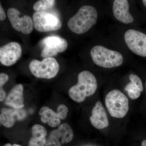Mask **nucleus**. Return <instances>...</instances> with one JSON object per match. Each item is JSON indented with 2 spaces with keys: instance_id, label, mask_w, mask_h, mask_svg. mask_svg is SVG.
<instances>
[{
  "instance_id": "nucleus-10",
  "label": "nucleus",
  "mask_w": 146,
  "mask_h": 146,
  "mask_svg": "<svg viewBox=\"0 0 146 146\" xmlns=\"http://www.w3.org/2000/svg\"><path fill=\"white\" fill-rule=\"evenodd\" d=\"M74 136V131L70 125L64 123L58 126L57 129L51 131L45 146H61L71 142Z\"/></svg>"
},
{
  "instance_id": "nucleus-15",
  "label": "nucleus",
  "mask_w": 146,
  "mask_h": 146,
  "mask_svg": "<svg viewBox=\"0 0 146 146\" xmlns=\"http://www.w3.org/2000/svg\"><path fill=\"white\" fill-rule=\"evenodd\" d=\"M24 87L21 84H16L9 91L4 101V104L15 109H23L25 106Z\"/></svg>"
},
{
  "instance_id": "nucleus-16",
  "label": "nucleus",
  "mask_w": 146,
  "mask_h": 146,
  "mask_svg": "<svg viewBox=\"0 0 146 146\" xmlns=\"http://www.w3.org/2000/svg\"><path fill=\"white\" fill-rule=\"evenodd\" d=\"M32 137L28 146H45L46 143L47 131L43 126L35 124L32 127Z\"/></svg>"
},
{
  "instance_id": "nucleus-9",
  "label": "nucleus",
  "mask_w": 146,
  "mask_h": 146,
  "mask_svg": "<svg viewBox=\"0 0 146 146\" xmlns=\"http://www.w3.org/2000/svg\"><path fill=\"white\" fill-rule=\"evenodd\" d=\"M7 15L11 26L17 31L25 34H30L33 31V21L29 16L23 15L17 9L12 7L7 10Z\"/></svg>"
},
{
  "instance_id": "nucleus-24",
  "label": "nucleus",
  "mask_w": 146,
  "mask_h": 146,
  "mask_svg": "<svg viewBox=\"0 0 146 146\" xmlns=\"http://www.w3.org/2000/svg\"><path fill=\"white\" fill-rule=\"evenodd\" d=\"M3 146H22V145H18V144H12L10 143H7L5 145H4Z\"/></svg>"
},
{
  "instance_id": "nucleus-12",
  "label": "nucleus",
  "mask_w": 146,
  "mask_h": 146,
  "mask_svg": "<svg viewBox=\"0 0 146 146\" xmlns=\"http://www.w3.org/2000/svg\"><path fill=\"white\" fill-rule=\"evenodd\" d=\"M1 112L0 123L7 128L12 127L16 122L23 121L27 116V112L24 109L3 108Z\"/></svg>"
},
{
  "instance_id": "nucleus-27",
  "label": "nucleus",
  "mask_w": 146,
  "mask_h": 146,
  "mask_svg": "<svg viewBox=\"0 0 146 146\" xmlns=\"http://www.w3.org/2000/svg\"></svg>"
},
{
  "instance_id": "nucleus-21",
  "label": "nucleus",
  "mask_w": 146,
  "mask_h": 146,
  "mask_svg": "<svg viewBox=\"0 0 146 146\" xmlns=\"http://www.w3.org/2000/svg\"><path fill=\"white\" fill-rule=\"evenodd\" d=\"M129 79L131 82H132L133 84L136 85L141 92H143V82H142L141 79L136 74H130L129 75Z\"/></svg>"
},
{
  "instance_id": "nucleus-8",
  "label": "nucleus",
  "mask_w": 146,
  "mask_h": 146,
  "mask_svg": "<svg viewBox=\"0 0 146 146\" xmlns=\"http://www.w3.org/2000/svg\"><path fill=\"white\" fill-rule=\"evenodd\" d=\"M43 49L41 52L42 57H51L58 53L63 52L68 48V43L64 38L55 35L45 37L41 41Z\"/></svg>"
},
{
  "instance_id": "nucleus-4",
  "label": "nucleus",
  "mask_w": 146,
  "mask_h": 146,
  "mask_svg": "<svg viewBox=\"0 0 146 146\" xmlns=\"http://www.w3.org/2000/svg\"><path fill=\"white\" fill-rule=\"evenodd\" d=\"M105 104L110 114L114 118L124 117L129 109L127 97L118 89L111 90L107 94Z\"/></svg>"
},
{
  "instance_id": "nucleus-20",
  "label": "nucleus",
  "mask_w": 146,
  "mask_h": 146,
  "mask_svg": "<svg viewBox=\"0 0 146 146\" xmlns=\"http://www.w3.org/2000/svg\"><path fill=\"white\" fill-rule=\"evenodd\" d=\"M9 77L5 73H1L0 74V102L5 100L6 98V93L3 87L4 84L8 81Z\"/></svg>"
},
{
  "instance_id": "nucleus-1",
  "label": "nucleus",
  "mask_w": 146,
  "mask_h": 146,
  "mask_svg": "<svg viewBox=\"0 0 146 146\" xmlns=\"http://www.w3.org/2000/svg\"><path fill=\"white\" fill-rule=\"evenodd\" d=\"M98 88V82L95 76L89 71L80 72L78 76V83L69 89V96L74 101L81 103L86 97L95 94Z\"/></svg>"
},
{
  "instance_id": "nucleus-3",
  "label": "nucleus",
  "mask_w": 146,
  "mask_h": 146,
  "mask_svg": "<svg viewBox=\"0 0 146 146\" xmlns=\"http://www.w3.org/2000/svg\"><path fill=\"white\" fill-rule=\"evenodd\" d=\"M90 54L94 63L102 68H116L121 66L123 62V57L121 53L101 45L93 47Z\"/></svg>"
},
{
  "instance_id": "nucleus-17",
  "label": "nucleus",
  "mask_w": 146,
  "mask_h": 146,
  "mask_svg": "<svg viewBox=\"0 0 146 146\" xmlns=\"http://www.w3.org/2000/svg\"><path fill=\"white\" fill-rule=\"evenodd\" d=\"M41 116L40 119L42 122L48 123L50 126L56 127L60 125L61 119L57 112L46 106L41 108L39 112Z\"/></svg>"
},
{
  "instance_id": "nucleus-2",
  "label": "nucleus",
  "mask_w": 146,
  "mask_h": 146,
  "mask_svg": "<svg viewBox=\"0 0 146 146\" xmlns=\"http://www.w3.org/2000/svg\"><path fill=\"white\" fill-rule=\"evenodd\" d=\"M98 13L94 7L84 5L69 20L68 26L71 31L82 34L89 31L96 23Z\"/></svg>"
},
{
  "instance_id": "nucleus-14",
  "label": "nucleus",
  "mask_w": 146,
  "mask_h": 146,
  "mask_svg": "<svg viewBox=\"0 0 146 146\" xmlns=\"http://www.w3.org/2000/svg\"><path fill=\"white\" fill-rule=\"evenodd\" d=\"M90 121L92 125L98 129H103L109 125V121L106 111L100 101L96 102L92 109Z\"/></svg>"
},
{
  "instance_id": "nucleus-26",
  "label": "nucleus",
  "mask_w": 146,
  "mask_h": 146,
  "mask_svg": "<svg viewBox=\"0 0 146 146\" xmlns=\"http://www.w3.org/2000/svg\"><path fill=\"white\" fill-rule=\"evenodd\" d=\"M142 2H143L144 5L146 7V0H143V1H142Z\"/></svg>"
},
{
  "instance_id": "nucleus-5",
  "label": "nucleus",
  "mask_w": 146,
  "mask_h": 146,
  "mask_svg": "<svg viewBox=\"0 0 146 146\" xmlns=\"http://www.w3.org/2000/svg\"><path fill=\"white\" fill-rule=\"evenodd\" d=\"M29 68L35 77L50 79L57 75L60 66L54 58L47 57L42 61L33 60L29 63Z\"/></svg>"
},
{
  "instance_id": "nucleus-25",
  "label": "nucleus",
  "mask_w": 146,
  "mask_h": 146,
  "mask_svg": "<svg viewBox=\"0 0 146 146\" xmlns=\"http://www.w3.org/2000/svg\"><path fill=\"white\" fill-rule=\"evenodd\" d=\"M141 146H146V139L142 141Z\"/></svg>"
},
{
  "instance_id": "nucleus-6",
  "label": "nucleus",
  "mask_w": 146,
  "mask_h": 146,
  "mask_svg": "<svg viewBox=\"0 0 146 146\" xmlns=\"http://www.w3.org/2000/svg\"><path fill=\"white\" fill-rule=\"evenodd\" d=\"M33 21L35 29L40 32L55 31L62 27L60 20L47 11L35 12L33 14Z\"/></svg>"
},
{
  "instance_id": "nucleus-23",
  "label": "nucleus",
  "mask_w": 146,
  "mask_h": 146,
  "mask_svg": "<svg viewBox=\"0 0 146 146\" xmlns=\"http://www.w3.org/2000/svg\"><path fill=\"white\" fill-rule=\"evenodd\" d=\"M6 18V16L5 12L1 3L0 4V21H4Z\"/></svg>"
},
{
  "instance_id": "nucleus-22",
  "label": "nucleus",
  "mask_w": 146,
  "mask_h": 146,
  "mask_svg": "<svg viewBox=\"0 0 146 146\" xmlns=\"http://www.w3.org/2000/svg\"><path fill=\"white\" fill-rule=\"evenodd\" d=\"M68 112V108L65 105L60 104L58 106L56 112L60 119H65L67 117Z\"/></svg>"
},
{
  "instance_id": "nucleus-13",
  "label": "nucleus",
  "mask_w": 146,
  "mask_h": 146,
  "mask_svg": "<svg viewBox=\"0 0 146 146\" xmlns=\"http://www.w3.org/2000/svg\"><path fill=\"white\" fill-rule=\"evenodd\" d=\"M129 3L127 0H115L112 4V12L115 18L123 24L133 23L134 19L129 11Z\"/></svg>"
},
{
  "instance_id": "nucleus-18",
  "label": "nucleus",
  "mask_w": 146,
  "mask_h": 146,
  "mask_svg": "<svg viewBox=\"0 0 146 146\" xmlns=\"http://www.w3.org/2000/svg\"><path fill=\"white\" fill-rule=\"evenodd\" d=\"M55 3L54 0H40L37 1L33 5V9L36 12L46 11L52 8Z\"/></svg>"
},
{
  "instance_id": "nucleus-7",
  "label": "nucleus",
  "mask_w": 146,
  "mask_h": 146,
  "mask_svg": "<svg viewBox=\"0 0 146 146\" xmlns=\"http://www.w3.org/2000/svg\"><path fill=\"white\" fill-rule=\"evenodd\" d=\"M124 40L128 48L133 53L146 57V35L142 32L129 29L125 32Z\"/></svg>"
},
{
  "instance_id": "nucleus-19",
  "label": "nucleus",
  "mask_w": 146,
  "mask_h": 146,
  "mask_svg": "<svg viewBox=\"0 0 146 146\" xmlns=\"http://www.w3.org/2000/svg\"><path fill=\"white\" fill-rule=\"evenodd\" d=\"M125 90L127 92L129 97L132 100L137 99L141 96L142 93L138 87L131 82L126 85Z\"/></svg>"
},
{
  "instance_id": "nucleus-11",
  "label": "nucleus",
  "mask_w": 146,
  "mask_h": 146,
  "mask_svg": "<svg viewBox=\"0 0 146 146\" xmlns=\"http://www.w3.org/2000/svg\"><path fill=\"white\" fill-rule=\"evenodd\" d=\"M22 52V48L19 43H8L0 48V62L5 66H11L20 59Z\"/></svg>"
}]
</instances>
